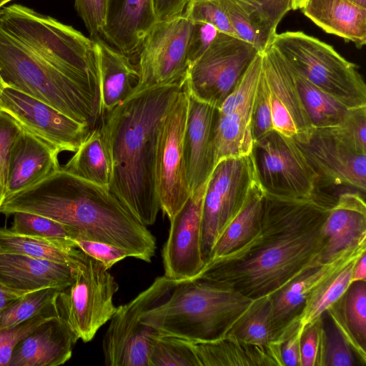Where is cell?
<instances>
[{
	"label": "cell",
	"mask_w": 366,
	"mask_h": 366,
	"mask_svg": "<svg viewBox=\"0 0 366 366\" xmlns=\"http://www.w3.org/2000/svg\"><path fill=\"white\" fill-rule=\"evenodd\" d=\"M0 74L92 129L99 118L94 41L50 16L20 4L0 8Z\"/></svg>",
	"instance_id": "6da1fadb"
},
{
	"label": "cell",
	"mask_w": 366,
	"mask_h": 366,
	"mask_svg": "<svg viewBox=\"0 0 366 366\" xmlns=\"http://www.w3.org/2000/svg\"><path fill=\"white\" fill-rule=\"evenodd\" d=\"M333 204L318 195L287 199L264 193L259 233L239 249L206 263L196 277L220 282L252 300L270 295L322 262L323 226Z\"/></svg>",
	"instance_id": "7a4b0ae2"
},
{
	"label": "cell",
	"mask_w": 366,
	"mask_h": 366,
	"mask_svg": "<svg viewBox=\"0 0 366 366\" xmlns=\"http://www.w3.org/2000/svg\"><path fill=\"white\" fill-rule=\"evenodd\" d=\"M183 87L184 79L134 91L100 118L111 164L109 189L146 227L160 209L154 177L160 127Z\"/></svg>",
	"instance_id": "3957f363"
},
{
	"label": "cell",
	"mask_w": 366,
	"mask_h": 366,
	"mask_svg": "<svg viewBox=\"0 0 366 366\" xmlns=\"http://www.w3.org/2000/svg\"><path fill=\"white\" fill-rule=\"evenodd\" d=\"M16 212L50 218L70 227L76 238L111 244L147 262L157 248L150 231L108 188L61 167L35 184L6 196L0 213L8 216Z\"/></svg>",
	"instance_id": "277c9868"
},
{
	"label": "cell",
	"mask_w": 366,
	"mask_h": 366,
	"mask_svg": "<svg viewBox=\"0 0 366 366\" xmlns=\"http://www.w3.org/2000/svg\"><path fill=\"white\" fill-rule=\"evenodd\" d=\"M254 300L212 280L176 281L167 297L146 311L141 322L194 343L224 337Z\"/></svg>",
	"instance_id": "5b68a950"
},
{
	"label": "cell",
	"mask_w": 366,
	"mask_h": 366,
	"mask_svg": "<svg viewBox=\"0 0 366 366\" xmlns=\"http://www.w3.org/2000/svg\"><path fill=\"white\" fill-rule=\"evenodd\" d=\"M287 64L347 108L366 106V85L356 64L302 31L276 33L271 43Z\"/></svg>",
	"instance_id": "8992f818"
},
{
	"label": "cell",
	"mask_w": 366,
	"mask_h": 366,
	"mask_svg": "<svg viewBox=\"0 0 366 366\" xmlns=\"http://www.w3.org/2000/svg\"><path fill=\"white\" fill-rule=\"evenodd\" d=\"M72 269V280L59 290L56 305L76 339L87 342L115 313L113 298L119 285L99 261L84 252Z\"/></svg>",
	"instance_id": "52a82bcc"
},
{
	"label": "cell",
	"mask_w": 366,
	"mask_h": 366,
	"mask_svg": "<svg viewBox=\"0 0 366 366\" xmlns=\"http://www.w3.org/2000/svg\"><path fill=\"white\" fill-rule=\"evenodd\" d=\"M256 178L265 194L287 199L317 194V178L298 143L276 130L254 142Z\"/></svg>",
	"instance_id": "ba28073f"
},
{
	"label": "cell",
	"mask_w": 366,
	"mask_h": 366,
	"mask_svg": "<svg viewBox=\"0 0 366 366\" xmlns=\"http://www.w3.org/2000/svg\"><path fill=\"white\" fill-rule=\"evenodd\" d=\"M257 182L250 154L224 159L214 167L207 182L202 205L201 249L205 264Z\"/></svg>",
	"instance_id": "9c48e42d"
},
{
	"label": "cell",
	"mask_w": 366,
	"mask_h": 366,
	"mask_svg": "<svg viewBox=\"0 0 366 366\" xmlns=\"http://www.w3.org/2000/svg\"><path fill=\"white\" fill-rule=\"evenodd\" d=\"M257 52L241 39L219 32L207 50L189 65L184 79V89L197 100L218 109Z\"/></svg>",
	"instance_id": "30bf717a"
},
{
	"label": "cell",
	"mask_w": 366,
	"mask_h": 366,
	"mask_svg": "<svg viewBox=\"0 0 366 366\" xmlns=\"http://www.w3.org/2000/svg\"><path fill=\"white\" fill-rule=\"evenodd\" d=\"M175 282L158 277L132 300L117 307L102 341L106 366H148L149 338L156 331L142 324L141 317L165 300Z\"/></svg>",
	"instance_id": "8fae6325"
},
{
	"label": "cell",
	"mask_w": 366,
	"mask_h": 366,
	"mask_svg": "<svg viewBox=\"0 0 366 366\" xmlns=\"http://www.w3.org/2000/svg\"><path fill=\"white\" fill-rule=\"evenodd\" d=\"M188 94L180 91L160 127L155 156V187L160 209L170 220L191 196L184 158Z\"/></svg>",
	"instance_id": "7c38bea8"
},
{
	"label": "cell",
	"mask_w": 366,
	"mask_h": 366,
	"mask_svg": "<svg viewBox=\"0 0 366 366\" xmlns=\"http://www.w3.org/2000/svg\"><path fill=\"white\" fill-rule=\"evenodd\" d=\"M194 24L184 15L157 21L145 36L137 56L139 91L184 79Z\"/></svg>",
	"instance_id": "4fadbf2b"
},
{
	"label": "cell",
	"mask_w": 366,
	"mask_h": 366,
	"mask_svg": "<svg viewBox=\"0 0 366 366\" xmlns=\"http://www.w3.org/2000/svg\"><path fill=\"white\" fill-rule=\"evenodd\" d=\"M0 109L20 127L55 147L74 152L91 127L6 82L0 87Z\"/></svg>",
	"instance_id": "5bb4252c"
},
{
	"label": "cell",
	"mask_w": 366,
	"mask_h": 366,
	"mask_svg": "<svg viewBox=\"0 0 366 366\" xmlns=\"http://www.w3.org/2000/svg\"><path fill=\"white\" fill-rule=\"evenodd\" d=\"M366 252V241L350 247L329 262L313 264L271 294L272 341L281 342L299 325L298 319L310 295L322 282Z\"/></svg>",
	"instance_id": "9a60e30c"
},
{
	"label": "cell",
	"mask_w": 366,
	"mask_h": 366,
	"mask_svg": "<svg viewBox=\"0 0 366 366\" xmlns=\"http://www.w3.org/2000/svg\"><path fill=\"white\" fill-rule=\"evenodd\" d=\"M262 57L274 129L298 143H307L315 129L302 103L292 69L272 44L262 51Z\"/></svg>",
	"instance_id": "2e32d148"
},
{
	"label": "cell",
	"mask_w": 366,
	"mask_h": 366,
	"mask_svg": "<svg viewBox=\"0 0 366 366\" xmlns=\"http://www.w3.org/2000/svg\"><path fill=\"white\" fill-rule=\"evenodd\" d=\"M207 182L192 193L170 219L169 236L162 250L164 275L169 279L178 281L194 278L205 265L201 233Z\"/></svg>",
	"instance_id": "e0dca14e"
},
{
	"label": "cell",
	"mask_w": 366,
	"mask_h": 366,
	"mask_svg": "<svg viewBox=\"0 0 366 366\" xmlns=\"http://www.w3.org/2000/svg\"><path fill=\"white\" fill-rule=\"evenodd\" d=\"M298 145L317 176V184L352 187L365 195L366 155L352 152L327 128L315 129L307 143Z\"/></svg>",
	"instance_id": "ac0fdd59"
},
{
	"label": "cell",
	"mask_w": 366,
	"mask_h": 366,
	"mask_svg": "<svg viewBox=\"0 0 366 366\" xmlns=\"http://www.w3.org/2000/svg\"><path fill=\"white\" fill-rule=\"evenodd\" d=\"M217 114V108L199 102L188 94L183 147L192 193L207 182L215 167L212 139Z\"/></svg>",
	"instance_id": "d6986e66"
},
{
	"label": "cell",
	"mask_w": 366,
	"mask_h": 366,
	"mask_svg": "<svg viewBox=\"0 0 366 366\" xmlns=\"http://www.w3.org/2000/svg\"><path fill=\"white\" fill-rule=\"evenodd\" d=\"M59 153L55 147L21 129L10 150L5 197L59 169Z\"/></svg>",
	"instance_id": "ffe728a7"
},
{
	"label": "cell",
	"mask_w": 366,
	"mask_h": 366,
	"mask_svg": "<svg viewBox=\"0 0 366 366\" xmlns=\"http://www.w3.org/2000/svg\"><path fill=\"white\" fill-rule=\"evenodd\" d=\"M157 21L154 0H109L104 39L132 60Z\"/></svg>",
	"instance_id": "44dd1931"
},
{
	"label": "cell",
	"mask_w": 366,
	"mask_h": 366,
	"mask_svg": "<svg viewBox=\"0 0 366 366\" xmlns=\"http://www.w3.org/2000/svg\"><path fill=\"white\" fill-rule=\"evenodd\" d=\"M78 340L60 317L36 327L14 348L9 366H56L72 355Z\"/></svg>",
	"instance_id": "7402d4cb"
},
{
	"label": "cell",
	"mask_w": 366,
	"mask_h": 366,
	"mask_svg": "<svg viewBox=\"0 0 366 366\" xmlns=\"http://www.w3.org/2000/svg\"><path fill=\"white\" fill-rule=\"evenodd\" d=\"M98 74V117L126 99L139 79L132 60L107 43L103 38L93 40Z\"/></svg>",
	"instance_id": "603a6c76"
},
{
	"label": "cell",
	"mask_w": 366,
	"mask_h": 366,
	"mask_svg": "<svg viewBox=\"0 0 366 366\" xmlns=\"http://www.w3.org/2000/svg\"><path fill=\"white\" fill-rule=\"evenodd\" d=\"M365 195L356 192L340 194L330 207L323 226L326 239L322 262H329L342 251L366 241Z\"/></svg>",
	"instance_id": "cb8c5ba5"
},
{
	"label": "cell",
	"mask_w": 366,
	"mask_h": 366,
	"mask_svg": "<svg viewBox=\"0 0 366 366\" xmlns=\"http://www.w3.org/2000/svg\"><path fill=\"white\" fill-rule=\"evenodd\" d=\"M72 277L67 264L0 249V285L7 289L24 293L46 287L63 289Z\"/></svg>",
	"instance_id": "d4e9b609"
},
{
	"label": "cell",
	"mask_w": 366,
	"mask_h": 366,
	"mask_svg": "<svg viewBox=\"0 0 366 366\" xmlns=\"http://www.w3.org/2000/svg\"><path fill=\"white\" fill-rule=\"evenodd\" d=\"M302 12L324 31L361 49L366 44V7L352 0H307Z\"/></svg>",
	"instance_id": "484cf974"
},
{
	"label": "cell",
	"mask_w": 366,
	"mask_h": 366,
	"mask_svg": "<svg viewBox=\"0 0 366 366\" xmlns=\"http://www.w3.org/2000/svg\"><path fill=\"white\" fill-rule=\"evenodd\" d=\"M194 347L199 366H283L280 345H248L224 336Z\"/></svg>",
	"instance_id": "4316f807"
},
{
	"label": "cell",
	"mask_w": 366,
	"mask_h": 366,
	"mask_svg": "<svg viewBox=\"0 0 366 366\" xmlns=\"http://www.w3.org/2000/svg\"><path fill=\"white\" fill-rule=\"evenodd\" d=\"M327 311L366 365V280L352 282Z\"/></svg>",
	"instance_id": "83f0119b"
},
{
	"label": "cell",
	"mask_w": 366,
	"mask_h": 366,
	"mask_svg": "<svg viewBox=\"0 0 366 366\" xmlns=\"http://www.w3.org/2000/svg\"><path fill=\"white\" fill-rule=\"evenodd\" d=\"M254 98V97H253ZM253 99L226 114H217L213 129L214 164L251 154L254 140L250 118Z\"/></svg>",
	"instance_id": "f1b7e54d"
},
{
	"label": "cell",
	"mask_w": 366,
	"mask_h": 366,
	"mask_svg": "<svg viewBox=\"0 0 366 366\" xmlns=\"http://www.w3.org/2000/svg\"><path fill=\"white\" fill-rule=\"evenodd\" d=\"M264 194L257 182L240 212L217 239L206 263L239 249L259 233Z\"/></svg>",
	"instance_id": "f546056e"
},
{
	"label": "cell",
	"mask_w": 366,
	"mask_h": 366,
	"mask_svg": "<svg viewBox=\"0 0 366 366\" xmlns=\"http://www.w3.org/2000/svg\"><path fill=\"white\" fill-rule=\"evenodd\" d=\"M0 249L73 268L82 251L72 240H56L15 234L0 229Z\"/></svg>",
	"instance_id": "4dcf8cb0"
},
{
	"label": "cell",
	"mask_w": 366,
	"mask_h": 366,
	"mask_svg": "<svg viewBox=\"0 0 366 366\" xmlns=\"http://www.w3.org/2000/svg\"><path fill=\"white\" fill-rule=\"evenodd\" d=\"M236 36L263 51L272 41L274 29L257 0H221Z\"/></svg>",
	"instance_id": "1f68e13d"
},
{
	"label": "cell",
	"mask_w": 366,
	"mask_h": 366,
	"mask_svg": "<svg viewBox=\"0 0 366 366\" xmlns=\"http://www.w3.org/2000/svg\"><path fill=\"white\" fill-rule=\"evenodd\" d=\"M74 155L61 169L109 189L111 164L108 151L99 127L89 131Z\"/></svg>",
	"instance_id": "d6a6232c"
},
{
	"label": "cell",
	"mask_w": 366,
	"mask_h": 366,
	"mask_svg": "<svg viewBox=\"0 0 366 366\" xmlns=\"http://www.w3.org/2000/svg\"><path fill=\"white\" fill-rule=\"evenodd\" d=\"M292 71L302 103L312 127L318 129L338 125L349 108Z\"/></svg>",
	"instance_id": "836d02e7"
},
{
	"label": "cell",
	"mask_w": 366,
	"mask_h": 366,
	"mask_svg": "<svg viewBox=\"0 0 366 366\" xmlns=\"http://www.w3.org/2000/svg\"><path fill=\"white\" fill-rule=\"evenodd\" d=\"M272 302L269 295L252 301L225 336L257 346L277 345L272 341L271 330Z\"/></svg>",
	"instance_id": "e575fe53"
},
{
	"label": "cell",
	"mask_w": 366,
	"mask_h": 366,
	"mask_svg": "<svg viewBox=\"0 0 366 366\" xmlns=\"http://www.w3.org/2000/svg\"><path fill=\"white\" fill-rule=\"evenodd\" d=\"M317 321L319 343L315 366H364L327 310Z\"/></svg>",
	"instance_id": "d590c367"
},
{
	"label": "cell",
	"mask_w": 366,
	"mask_h": 366,
	"mask_svg": "<svg viewBox=\"0 0 366 366\" xmlns=\"http://www.w3.org/2000/svg\"><path fill=\"white\" fill-rule=\"evenodd\" d=\"M358 259L329 277L310 295L297 321L302 331L343 295L352 283L353 268Z\"/></svg>",
	"instance_id": "8d00e7d4"
},
{
	"label": "cell",
	"mask_w": 366,
	"mask_h": 366,
	"mask_svg": "<svg viewBox=\"0 0 366 366\" xmlns=\"http://www.w3.org/2000/svg\"><path fill=\"white\" fill-rule=\"evenodd\" d=\"M148 366H199L194 342L154 332L150 335Z\"/></svg>",
	"instance_id": "74e56055"
},
{
	"label": "cell",
	"mask_w": 366,
	"mask_h": 366,
	"mask_svg": "<svg viewBox=\"0 0 366 366\" xmlns=\"http://www.w3.org/2000/svg\"><path fill=\"white\" fill-rule=\"evenodd\" d=\"M61 288L46 287L27 292L0 313V330L22 322L56 302Z\"/></svg>",
	"instance_id": "f35d334b"
},
{
	"label": "cell",
	"mask_w": 366,
	"mask_h": 366,
	"mask_svg": "<svg viewBox=\"0 0 366 366\" xmlns=\"http://www.w3.org/2000/svg\"><path fill=\"white\" fill-rule=\"evenodd\" d=\"M9 230L15 234L56 240H73L76 233L50 218L25 212H16Z\"/></svg>",
	"instance_id": "ab89813d"
},
{
	"label": "cell",
	"mask_w": 366,
	"mask_h": 366,
	"mask_svg": "<svg viewBox=\"0 0 366 366\" xmlns=\"http://www.w3.org/2000/svg\"><path fill=\"white\" fill-rule=\"evenodd\" d=\"M59 316L56 300L35 316L0 330V366H9L16 346L44 322Z\"/></svg>",
	"instance_id": "60d3db41"
},
{
	"label": "cell",
	"mask_w": 366,
	"mask_h": 366,
	"mask_svg": "<svg viewBox=\"0 0 366 366\" xmlns=\"http://www.w3.org/2000/svg\"><path fill=\"white\" fill-rule=\"evenodd\" d=\"M327 129L352 152L366 155V106L349 108L338 125Z\"/></svg>",
	"instance_id": "b9f144b4"
},
{
	"label": "cell",
	"mask_w": 366,
	"mask_h": 366,
	"mask_svg": "<svg viewBox=\"0 0 366 366\" xmlns=\"http://www.w3.org/2000/svg\"><path fill=\"white\" fill-rule=\"evenodd\" d=\"M183 15L193 23H208L219 32L237 36L221 0H187Z\"/></svg>",
	"instance_id": "7bdbcfd3"
},
{
	"label": "cell",
	"mask_w": 366,
	"mask_h": 366,
	"mask_svg": "<svg viewBox=\"0 0 366 366\" xmlns=\"http://www.w3.org/2000/svg\"><path fill=\"white\" fill-rule=\"evenodd\" d=\"M262 52H257L232 92L217 109L226 114L253 99L262 71Z\"/></svg>",
	"instance_id": "ee69618b"
},
{
	"label": "cell",
	"mask_w": 366,
	"mask_h": 366,
	"mask_svg": "<svg viewBox=\"0 0 366 366\" xmlns=\"http://www.w3.org/2000/svg\"><path fill=\"white\" fill-rule=\"evenodd\" d=\"M250 126L254 142L274 130L269 94L262 69L253 98Z\"/></svg>",
	"instance_id": "f6af8a7d"
},
{
	"label": "cell",
	"mask_w": 366,
	"mask_h": 366,
	"mask_svg": "<svg viewBox=\"0 0 366 366\" xmlns=\"http://www.w3.org/2000/svg\"><path fill=\"white\" fill-rule=\"evenodd\" d=\"M109 0H74L75 9L84 21L90 39H104Z\"/></svg>",
	"instance_id": "bcb514c9"
},
{
	"label": "cell",
	"mask_w": 366,
	"mask_h": 366,
	"mask_svg": "<svg viewBox=\"0 0 366 366\" xmlns=\"http://www.w3.org/2000/svg\"><path fill=\"white\" fill-rule=\"evenodd\" d=\"M21 129L20 126L12 117L0 109V183L4 197L6 191L10 150Z\"/></svg>",
	"instance_id": "7dc6e473"
},
{
	"label": "cell",
	"mask_w": 366,
	"mask_h": 366,
	"mask_svg": "<svg viewBox=\"0 0 366 366\" xmlns=\"http://www.w3.org/2000/svg\"><path fill=\"white\" fill-rule=\"evenodd\" d=\"M76 246L88 256L99 261L107 269L130 254L119 247L101 242L80 238L72 240Z\"/></svg>",
	"instance_id": "c3c4849f"
},
{
	"label": "cell",
	"mask_w": 366,
	"mask_h": 366,
	"mask_svg": "<svg viewBox=\"0 0 366 366\" xmlns=\"http://www.w3.org/2000/svg\"><path fill=\"white\" fill-rule=\"evenodd\" d=\"M193 24L189 48V66L207 50L219 32L213 25L208 23Z\"/></svg>",
	"instance_id": "681fc988"
},
{
	"label": "cell",
	"mask_w": 366,
	"mask_h": 366,
	"mask_svg": "<svg viewBox=\"0 0 366 366\" xmlns=\"http://www.w3.org/2000/svg\"><path fill=\"white\" fill-rule=\"evenodd\" d=\"M319 325L317 320L306 326L300 340L301 366H315L318 350Z\"/></svg>",
	"instance_id": "f907efd6"
},
{
	"label": "cell",
	"mask_w": 366,
	"mask_h": 366,
	"mask_svg": "<svg viewBox=\"0 0 366 366\" xmlns=\"http://www.w3.org/2000/svg\"><path fill=\"white\" fill-rule=\"evenodd\" d=\"M302 330L298 327L280 344L283 366H301L300 340Z\"/></svg>",
	"instance_id": "816d5d0a"
},
{
	"label": "cell",
	"mask_w": 366,
	"mask_h": 366,
	"mask_svg": "<svg viewBox=\"0 0 366 366\" xmlns=\"http://www.w3.org/2000/svg\"><path fill=\"white\" fill-rule=\"evenodd\" d=\"M262 6L263 11L272 26H277L284 16L292 10V0H257Z\"/></svg>",
	"instance_id": "f5cc1de1"
},
{
	"label": "cell",
	"mask_w": 366,
	"mask_h": 366,
	"mask_svg": "<svg viewBox=\"0 0 366 366\" xmlns=\"http://www.w3.org/2000/svg\"><path fill=\"white\" fill-rule=\"evenodd\" d=\"M187 1V0H154L157 20L162 21L182 15Z\"/></svg>",
	"instance_id": "db71d44e"
},
{
	"label": "cell",
	"mask_w": 366,
	"mask_h": 366,
	"mask_svg": "<svg viewBox=\"0 0 366 366\" xmlns=\"http://www.w3.org/2000/svg\"><path fill=\"white\" fill-rule=\"evenodd\" d=\"M24 294L26 293L16 292L0 285V313L6 307Z\"/></svg>",
	"instance_id": "11a10c76"
},
{
	"label": "cell",
	"mask_w": 366,
	"mask_h": 366,
	"mask_svg": "<svg viewBox=\"0 0 366 366\" xmlns=\"http://www.w3.org/2000/svg\"><path fill=\"white\" fill-rule=\"evenodd\" d=\"M360 280H366V252L356 261L352 276V282Z\"/></svg>",
	"instance_id": "9f6ffc18"
},
{
	"label": "cell",
	"mask_w": 366,
	"mask_h": 366,
	"mask_svg": "<svg viewBox=\"0 0 366 366\" xmlns=\"http://www.w3.org/2000/svg\"><path fill=\"white\" fill-rule=\"evenodd\" d=\"M307 0H292V10L301 9Z\"/></svg>",
	"instance_id": "6f0895ef"
},
{
	"label": "cell",
	"mask_w": 366,
	"mask_h": 366,
	"mask_svg": "<svg viewBox=\"0 0 366 366\" xmlns=\"http://www.w3.org/2000/svg\"><path fill=\"white\" fill-rule=\"evenodd\" d=\"M352 1H353L356 4L360 5L363 7H366V0H352Z\"/></svg>",
	"instance_id": "680465c9"
},
{
	"label": "cell",
	"mask_w": 366,
	"mask_h": 366,
	"mask_svg": "<svg viewBox=\"0 0 366 366\" xmlns=\"http://www.w3.org/2000/svg\"><path fill=\"white\" fill-rule=\"evenodd\" d=\"M4 194L3 192V190H2V188H1V183H0V208H1V206L2 204V202L4 199Z\"/></svg>",
	"instance_id": "91938a15"
},
{
	"label": "cell",
	"mask_w": 366,
	"mask_h": 366,
	"mask_svg": "<svg viewBox=\"0 0 366 366\" xmlns=\"http://www.w3.org/2000/svg\"><path fill=\"white\" fill-rule=\"evenodd\" d=\"M11 0H0V8Z\"/></svg>",
	"instance_id": "94428289"
},
{
	"label": "cell",
	"mask_w": 366,
	"mask_h": 366,
	"mask_svg": "<svg viewBox=\"0 0 366 366\" xmlns=\"http://www.w3.org/2000/svg\"><path fill=\"white\" fill-rule=\"evenodd\" d=\"M5 83H6V81L4 80V79L2 78V76L0 74V87L2 86Z\"/></svg>",
	"instance_id": "6125c7cd"
}]
</instances>
